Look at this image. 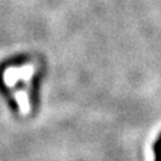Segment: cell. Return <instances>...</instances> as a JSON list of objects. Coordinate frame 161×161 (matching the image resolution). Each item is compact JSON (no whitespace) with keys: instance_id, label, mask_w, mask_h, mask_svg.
I'll use <instances>...</instances> for the list:
<instances>
[{"instance_id":"cell-1","label":"cell","mask_w":161,"mask_h":161,"mask_svg":"<svg viewBox=\"0 0 161 161\" xmlns=\"http://www.w3.org/2000/svg\"><path fill=\"white\" fill-rule=\"evenodd\" d=\"M32 73V68L31 67H24L22 69H16V68H10L6 70L4 78H5V82L7 85H13L14 81L17 80V78L23 76V78H29Z\"/></svg>"},{"instance_id":"cell-2","label":"cell","mask_w":161,"mask_h":161,"mask_svg":"<svg viewBox=\"0 0 161 161\" xmlns=\"http://www.w3.org/2000/svg\"><path fill=\"white\" fill-rule=\"evenodd\" d=\"M155 153H156V161H161V136L159 138V141L156 142Z\"/></svg>"}]
</instances>
